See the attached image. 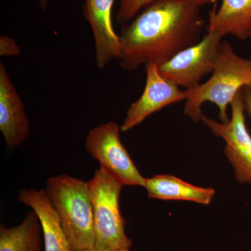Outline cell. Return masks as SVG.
<instances>
[{
  "instance_id": "obj_1",
  "label": "cell",
  "mask_w": 251,
  "mask_h": 251,
  "mask_svg": "<svg viewBox=\"0 0 251 251\" xmlns=\"http://www.w3.org/2000/svg\"><path fill=\"white\" fill-rule=\"evenodd\" d=\"M207 21L201 6L188 0H156L147 5L120 35L121 67L135 70L141 64L168 62L198 44Z\"/></svg>"
},
{
  "instance_id": "obj_2",
  "label": "cell",
  "mask_w": 251,
  "mask_h": 251,
  "mask_svg": "<svg viewBox=\"0 0 251 251\" xmlns=\"http://www.w3.org/2000/svg\"><path fill=\"white\" fill-rule=\"evenodd\" d=\"M204 83L185 91V115L198 122L202 120V105L216 104L222 123L229 121L227 108L246 86L251 85V60L235 53L228 41L221 43L214 71Z\"/></svg>"
},
{
  "instance_id": "obj_3",
  "label": "cell",
  "mask_w": 251,
  "mask_h": 251,
  "mask_svg": "<svg viewBox=\"0 0 251 251\" xmlns=\"http://www.w3.org/2000/svg\"><path fill=\"white\" fill-rule=\"evenodd\" d=\"M45 191L72 251L94 249L93 207L87 182L62 174L49 178Z\"/></svg>"
},
{
  "instance_id": "obj_4",
  "label": "cell",
  "mask_w": 251,
  "mask_h": 251,
  "mask_svg": "<svg viewBox=\"0 0 251 251\" xmlns=\"http://www.w3.org/2000/svg\"><path fill=\"white\" fill-rule=\"evenodd\" d=\"M125 186L116 176L100 166L87 182L93 207L94 249H130L132 241L125 232V220L120 209V197Z\"/></svg>"
},
{
  "instance_id": "obj_5",
  "label": "cell",
  "mask_w": 251,
  "mask_h": 251,
  "mask_svg": "<svg viewBox=\"0 0 251 251\" xmlns=\"http://www.w3.org/2000/svg\"><path fill=\"white\" fill-rule=\"evenodd\" d=\"M120 130L114 122L92 128L86 137V151L125 186H144L146 178L140 174L122 144Z\"/></svg>"
},
{
  "instance_id": "obj_6",
  "label": "cell",
  "mask_w": 251,
  "mask_h": 251,
  "mask_svg": "<svg viewBox=\"0 0 251 251\" xmlns=\"http://www.w3.org/2000/svg\"><path fill=\"white\" fill-rule=\"evenodd\" d=\"M222 39L219 33L207 31L198 44L158 67L160 74L179 87L194 88L203 77L212 74Z\"/></svg>"
},
{
  "instance_id": "obj_7",
  "label": "cell",
  "mask_w": 251,
  "mask_h": 251,
  "mask_svg": "<svg viewBox=\"0 0 251 251\" xmlns=\"http://www.w3.org/2000/svg\"><path fill=\"white\" fill-rule=\"evenodd\" d=\"M229 121L220 123L204 115L202 121L214 135L226 142L225 153L233 167L236 178L243 184H251V135L246 125L242 90L230 104Z\"/></svg>"
},
{
  "instance_id": "obj_8",
  "label": "cell",
  "mask_w": 251,
  "mask_h": 251,
  "mask_svg": "<svg viewBox=\"0 0 251 251\" xmlns=\"http://www.w3.org/2000/svg\"><path fill=\"white\" fill-rule=\"evenodd\" d=\"M146 83L139 99L130 105L120 128L122 132L133 129L149 116L171 104L186 100L185 91L162 76L158 66L148 64Z\"/></svg>"
},
{
  "instance_id": "obj_9",
  "label": "cell",
  "mask_w": 251,
  "mask_h": 251,
  "mask_svg": "<svg viewBox=\"0 0 251 251\" xmlns=\"http://www.w3.org/2000/svg\"><path fill=\"white\" fill-rule=\"evenodd\" d=\"M115 0H85L83 16L90 24L95 43L96 62L104 69L112 59H120V35L112 25V11Z\"/></svg>"
},
{
  "instance_id": "obj_10",
  "label": "cell",
  "mask_w": 251,
  "mask_h": 251,
  "mask_svg": "<svg viewBox=\"0 0 251 251\" xmlns=\"http://www.w3.org/2000/svg\"><path fill=\"white\" fill-rule=\"evenodd\" d=\"M0 130L8 148L21 146L30 135V127L22 99L0 63Z\"/></svg>"
},
{
  "instance_id": "obj_11",
  "label": "cell",
  "mask_w": 251,
  "mask_h": 251,
  "mask_svg": "<svg viewBox=\"0 0 251 251\" xmlns=\"http://www.w3.org/2000/svg\"><path fill=\"white\" fill-rule=\"evenodd\" d=\"M18 201L29 206L40 220L45 251H73L63 230L58 214L45 190H21Z\"/></svg>"
},
{
  "instance_id": "obj_12",
  "label": "cell",
  "mask_w": 251,
  "mask_h": 251,
  "mask_svg": "<svg viewBox=\"0 0 251 251\" xmlns=\"http://www.w3.org/2000/svg\"><path fill=\"white\" fill-rule=\"evenodd\" d=\"M206 31L221 36L232 35L240 40L249 39L251 30V0H222L219 9L209 13Z\"/></svg>"
},
{
  "instance_id": "obj_13",
  "label": "cell",
  "mask_w": 251,
  "mask_h": 251,
  "mask_svg": "<svg viewBox=\"0 0 251 251\" xmlns=\"http://www.w3.org/2000/svg\"><path fill=\"white\" fill-rule=\"evenodd\" d=\"M144 187L151 198L191 201L203 204H210L216 193L213 188L193 186L169 175H158L146 179Z\"/></svg>"
},
{
  "instance_id": "obj_14",
  "label": "cell",
  "mask_w": 251,
  "mask_h": 251,
  "mask_svg": "<svg viewBox=\"0 0 251 251\" xmlns=\"http://www.w3.org/2000/svg\"><path fill=\"white\" fill-rule=\"evenodd\" d=\"M42 232L36 213L28 211L24 221L16 227L0 226V251H42Z\"/></svg>"
},
{
  "instance_id": "obj_15",
  "label": "cell",
  "mask_w": 251,
  "mask_h": 251,
  "mask_svg": "<svg viewBox=\"0 0 251 251\" xmlns=\"http://www.w3.org/2000/svg\"><path fill=\"white\" fill-rule=\"evenodd\" d=\"M156 0H121L120 8L117 14V22L123 23L130 21L137 16L140 10L144 9L147 5ZM198 6L212 5L215 9L217 0H188Z\"/></svg>"
},
{
  "instance_id": "obj_16",
  "label": "cell",
  "mask_w": 251,
  "mask_h": 251,
  "mask_svg": "<svg viewBox=\"0 0 251 251\" xmlns=\"http://www.w3.org/2000/svg\"><path fill=\"white\" fill-rule=\"evenodd\" d=\"M21 52V47L14 39L8 36H0V55L16 57Z\"/></svg>"
},
{
  "instance_id": "obj_17",
  "label": "cell",
  "mask_w": 251,
  "mask_h": 251,
  "mask_svg": "<svg viewBox=\"0 0 251 251\" xmlns=\"http://www.w3.org/2000/svg\"><path fill=\"white\" fill-rule=\"evenodd\" d=\"M242 93L245 111L251 118V85L244 87L242 89Z\"/></svg>"
},
{
  "instance_id": "obj_18",
  "label": "cell",
  "mask_w": 251,
  "mask_h": 251,
  "mask_svg": "<svg viewBox=\"0 0 251 251\" xmlns=\"http://www.w3.org/2000/svg\"><path fill=\"white\" fill-rule=\"evenodd\" d=\"M79 251H130V249H116V250H100V249H92L88 250Z\"/></svg>"
},
{
  "instance_id": "obj_19",
  "label": "cell",
  "mask_w": 251,
  "mask_h": 251,
  "mask_svg": "<svg viewBox=\"0 0 251 251\" xmlns=\"http://www.w3.org/2000/svg\"><path fill=\"white\" fill-rule=\"evenodd\" d=\"M50 0H39V6L41 9L45 10L47 8Z\"/></svg>"
},
{
  "instance_id": "obj_20",
  "label": "cell",
  "mask_w": 251,
  "mask_h": 251,
  "mask_svg": "<svg viewBox=\"0 0 251 251\" xmlns=\"http://www.w3.org/2000/svg\"><path fill=\"white\" fill-rule=\"evenodd\" d=\"M249 39H250L251 40V30L250 31V33H249Z\"/></svg>"
}]
</instances>
